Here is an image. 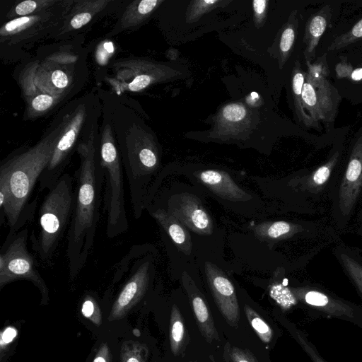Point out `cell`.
I'll return each instance as SVG.
<instances>
[{"label":"cell","mask_w":362,"mask_h":362,"mask_svg":"<svg viewBox=\"0 0 362 362\" xmlns=\"http://www.w3.org/2000/svg\"><path fill=\"white\" fill-rule=\"evenodd\" d=\"M287 24L284 26L279 41V51L282 64L290 55L297 35L298 20L296 11H293Z\"/></svg>","instance_id":"cell-26"},{"label":"cell","mask_w":362,"mask_h":362,"mask_svg":"<svg viewBox=\"0 0 362 362\" xmlns=\"http://www.w3.org/2000/svg\"><path fill=\"white\" fill-rule=\"evenodd\" d=\"M100 162L104 172L103 211L106 213V235L115 238L127 231L124 177L119 156L111 127L107 124L103 132Z\"/></svg>","instance_id":"cell-4"},{"label":"cell","mask_w":362,"mask_h":362,"mask_svg":"<svg viewBox=\"0 0 362 362\" xmlns=\"http://www.w3.org/2000/svg\"><path fill=\"white\" fill-rule=\"evenodd\" d=\"M18 334L17 329L13 327H7L1 332V360L3 358L4 352L9 348V344L13 341Z\"/></svg>","instance_id":"cell-39"},{"label":"cell","mask_w":362,"mask_h":362,"mask_svg":"<svg viewBox=\"0 0 362 362\" xmlns=\"http://www.w3.org/2000/svg\"><path fill=\"white\" fill-rule=\"evenodd\" d=\"M332 8L326 4L315 12L307 21L303 42L305 62H313L315 58L319 42L331 22Z\"/></svg>","instance_id":"cell-19"},{"label":"cell","mask_w":362,"mask_h":362,"mask_svg":"<svg viewBox=\"0 0 362 362\" xmlns=\"http://www.w3.org/2000/svg\"><path fill=\"white\" fill-rule=\"evenodd\" d=\"M360 40H362V18L347 32L336 37L329 44L327 50L337 51Z\"/></svg>","instance_id":"cell-30"},{"label":"cell","mask_w":362,"mask_h":362,"mask_svg":"<svg viewBox=\"0 0 362 362\" xmlns=\"http://www.w3.org/2000/svg\"><path fill=\"white\" fill-rule=\"evenodd\" d=\"M74 202L73 178L65 173L47 190L39 210L38 234L30 235L33 250L42 262H50L69 229Z\"/></svg>","instance_id":"cell-3"},{"label":"cell","mask_w":362,"mask_h":362,"mask_svg":"<svg viewBox=\"0 0 362 362\" xmlns=\"http://www.w3.org/2000/svg\"><path fill=\"white\" fill-rule=\"evenodd\" d=\"M248 112L241 103H230L225 105L219 112L217 119L218 130L222 134H236L247 124Z\"/></svg>","instance_id":"cell-22"},{"label":"cell","mask_w":362,"mask_h":362,"mask_svg":"<svg viewBox=\"0 0 362 362\" xmlns=\"http://www.w3.org/2000/svg\"><path fill=\"white\" fill-rule=\"evenodd\" d=\"M130 275L112 304L109 320L124 317L144 296L151 279L152 264L149 260L132 262Z\"/></svg>","instance_id":"cell-11"},{"label":"cell","mask_w":362,"mask_h":362,"mask_svg":"<svg viewBox=\"0 0 362 362\" xmlns=\"http://www.w3.org/2000/svg\"><path fill=\"white\" fill-rule=\"evenodd\" d=\"M59 128L34 146L14 154L0 165V184L8 189L4 215L9 226L7 237L13 236L33 218L37 200L28 204L37 182L52 157Z\"/></svg>","instance_id":"cell-2"},{"label":"cell","mask_w":362,"mask_h":362,"mask_svg":"<svg viewBox=\"0 0 362 362\" xmlns=\"http://www.w3.org/2000/svg\"><path fill=\"white\" fill-rule=\"evenodd\" d=\"M361 66H362V63H361Z\"/></svg>","instance_id":"cell-43"},{"label":"cell","mask_w":362,"mask_h":362,"mask_svg":"<svg viewBox=\"0 0 362 362\" xmlns=\"http://www.w3.org/2000/svg\"><path fill=\"white\" fill-rule=\"evenodd\" d=\"M148 349L145 344L135 341H125L120 349V362H146Z\"/></svg>","instance_id":"cell-29"},{"label":"cell","mask_w":362,"mask_h":362,"mask_svg":"<svg viewBox=\"0 0 362 362\" xmlns=\"http://www.w3.org/2000/svg\"><path fill=\"white\" fill-rule=\"evenodd\" d=\"M341 160V151L337 149L323 163L294 178L291 181L292 186L314 202L330 201L342 170Z\"/></svg>","instance_id":"cell-9"},{"label":"cell","mask_w":362,"mask_h":362,"mask_svg":"<svg viewBox=\"0 0 362 362\" xmlns=\"http://www.w3.org/2000/svg\"><path fill=\"white\" fill-rule=\"evenodd\" d=\"M47 84L49 90V86H52V95H55L54 90L58 92H62L69 84V77L66 72L61 69H55L51 73H47Z\"/></svg>","instance_id":"cell-36"},{"label":"cell","mask_w":362,"mask_h":362,"mask_svg":"<svg viewBox=\"0 0 362 362\" xmlns=\"http://www.w3.org/2000/svg\"><path fill=\"white\" fill-rule=\"evenodd\" d=\"M187 228L201 235H210L214 223L201 200L195 195L182 192L171 196L168 210Z\"/></svg>","instance_id":"cell-14"},{"label":"cell","mask_w":362,"mask_h":362,"mask_svg":"<svg viewBox=\"0 0 362 362\" xmlns=\"http://www.w3.org/2000/svg\"><path fill=\"white\" fill-rule=\"evenodd\" d=\"M303 106L310 117L313 127L319 122H333L337 114L341 96L328 78L315 88L305 80L302 90Z\"/></svg>","instance_id":"cell-12"},{"label":"cell","mask_w":362,"mask_h":362,"mask_svg":"<svg viewBox=\"0 0 362 362\" xmlns=\"http://www.w3.org/2000/svg\"><path fill=\"white\" fill-rule=\"evenodd\" d=\"M288 330L313 362H327L320 355L304 332L294 326H289Z\"/></svg>","instance_id":"cell-33"},{"label":"cell","mask_w":362,"mask_h":362,"mask_svg":"<svg viewBox=\"0 0 362 362\" xmlns=\"http://www.w3.org/2000/svg\"><path fill=\"white\" fill-rule=\"evenodd\" d=\"M77 150L80 165L75 175L74 207L67 231L66 248L71 281H74L80 274L93 249L104 185V172L100 160H97L93 131Z\"/></svg>","instance_id":"cell-1"},{"label":"cell","mask_w":362,"mask_h":362,"mask_svg":"<svg viewBox=\"0 0 362 362\" xmlns=\"http://www.w3.org/2000/svg\"><path fill=\"white\" fill-rule=\"evenodd\" d=\"M57 1L56 0L23 1L9 11L8 18H16L32 15L52 7Z\"/></svg>","instance_id":"cell-28"},{"label":"cell","mask_w":362,"mask_h":362,"mask_svg":"<svg viewBox=\"0 0 362 362\" xmlns=\"http://www.w3.org/2000/svg\"><path fill=\"white\" fill-rule=\"evenodd\" d=\"M204 271L217 307L227 322L236 327L240 308L233 284L219 267L209 261L205 262Z\"/></svg>","instance_id":"cell-15"},{"label":"cell","mask_w":362,"mask_h":362,"mask_svg":"<svg viewBox=\"0 0 362 362\" xmlns=\"http://www.w3.org/2000/svg\"><path fill=\"white\" fill-rule=\"evenodd\" d=\"M28 228L25 226L6 238L0 253V288L20 279L32 282L40 291L42 303L49 300L48 287L36 267L28 245Z\"/></svg>","instance_id":"cell-6"},{"label":"cell","mask_w":362,"mask_h":362,"mask_svg":"<svg viewBox=\"0 0 362 362\" xmlns=\"http://www.w3.org/2000/svg\"><path fill=\"white\" fill-rule=\"evenodd\" d=\"M83 108H78L74 115L60 130L50 160L41 174L40 190H49L65 173L64 168L85 119Z\"/></svg>","instance_id":"cell-10"},{"label":"cell","mask_w":362,"mask_h":362,"mask_svg":"<svg viewBox=\"0 0 362 362\" xmlns=\"http://www.w3.org/2000/svg\"><path fill=\"white\" fill-rule=\"evenodd\" d=\"M110 2L109 0L75 1L62 25V33L78 30L88 23Z\"/></svg>","instance_id":"cell-21"},{"label":"cell","mask_w":362,"mask_h":362,"mask_svg":"<svg viewBox=\"0 0 362 362\" xmlns=\"http://www.w3.org/2000/svg\"><path fill=\"white\" fill-rule=\"evenodd\" d=\"M160 0L133 1L123 13L115 32L133 28L143 23L161 4Z\"/></svg>","instance_id":"cell-23"},{"label":"cell","mask_w":362,"mask_h":362,"mask_svg":"<svg viewBox=\"0 0 362 362\" xmlns=\"http://www.w3.org/2000/svg\"><path fill=\"white\" fill-rule=\"evenodd\" d=\"M227 357L230 362H258L248 350L227 344L225 347Z\"/></svg>","instance_id":"cell-38"},{"label":"cell","mask_w":362,"mask_h":362,"mask_svg":"<svg viewBox=\"0 0 362 362\" xmlns=\"http://www.w3.org/2000/svg\"><path fill=\"white\" fill-rule=\"evenodd\" d=\"M356 233L361 238L362 241V205L356 215Z\"/></svg>","instance_id":"cell-42"},{"label":"cell","mask_w":362,"mask_h":362,"mask_svg":"<svg viewBox=\"0 0 362 362\" xmlns=\"http://www.w3.org/2000/svg\"><path fill=\"white\" fill-rule=\"evenodd\" d=\"M308 71L305 80L315 88L317 87L325 79L328 78L330 71L327 60V53L317 58L314 62H306Z\"/></svg>","instance_id":"cell-27"},{"label":"cell","mask_w":362,"mask_h":362,"mask_svg":"<svg viewBox=\"0 0 362 362\" xmlns=\"http://www.w3.org/2000/svg\"><path fill=\"white\" fill-rule=\"evenodd\" d=\"M81 313L94 325L100 326L102 323V313L95 298L88 294L83 298L81 305Z\"/></svg>","instance_id":"cell-35"},{"label":"cell","mask_w":362,"mask_h":362,"mask_svg":"<svg viewBox=\"0 0 362 362\" xmlns=\"http://www.w3.org/2000/svg\"><path fill=\"white\" fill-rule=\"evenodd\" d=\"M244 312L250 324L261 340L265 343H269L273 335L270 327L249 305H245L244 306Z\"/></svg>","instance_id":"cell-32"},{"label":"cell","mask_w":362,"mask_h":362,"mask_svg":"<svg viewBox=\"0 0 362 362\" xmlns=\"http://www.w3.org/2000/svg\"><path fill=\"white\" fill-rule=\"evenodd\" d=\"M351 144L347 160L330 199L335 228L344 231L362 199V132Z\"/></svg>","instance_id":"cell-5"},{"label":"cell","mask_w":362,"mask_h":362,"mask_svg":"<svg viewBox=\"0 0 362 362\" xmlns=\"http://www.w3.org/2000/svg\"><path fill=\"white\" fill-rule=\"evenodd\" d=\"M300 302L328 317L345 320L362 329V305L344 300L322 286L288 287L286 305Z\"/></svg>","instance_id":"cell-7"},{"label":"cell","mask_w":362,"mask_h":362,"mask_svg":"<svg viewBox=\"0 0 362 362\" xmlns=\"http://www.w3.org/2000/svg\"><path fill=\"white\" fill-rule=\"evenodd\" d=\"M92 362H112V354L107 343H102Z\"/></svg>","instance_id":"cell-41"},{"label":"cell","mask_w":362,"mask_h":362,"mask_svg":"<svg viewBox=\"0 0 362 362\" xmlns=\"http://www.w3.org/2000/svg\"><path fill=\"white\" fill-rule=\"evenodd\" d=\"M332 254L343 272L362 298V252L340 240L335 243Z\"/></svg>","instance_id":"cell-18"},{"label":"cell","mask_w":362,"mask_h":362,"mask_svg":"<svg viewBox=\"0 0 362 362\" xmlns=\"http://www.w3.org/2000/svg\"><path fill=\"white\" fill-rule=\"evenodd\" d=\"M223 1L218 0H201L194 1L192 3L189 14H187V18L189 21H197L204 13L216 7L218 4Z\"/></svg>","instance_id":"cell-37"},{"label":"cell","mask_w":362,"mask_h":362,"mask_svg":"<svg viewBox=\"0 0 362 362\" xmlns=\"http://www.w3.org/2000/svg\"><path fill=\"white\" fill-rule=\"evenodd\" d=\"M58 97L47 93H40L28 102V115L35 118L46 112L57 101Z\"/></svg>","instance_id":"cell-31"},{"label":"cell","mask_w":362,"mask_h":362,"mask_svg":"<svg viewBox=\"0 0 362 362\" xmlns=\"http://www.w3.org/2000/svg\"><path fill=\"white\" fill-rule=\"evenodd\" d=\"M182 281L191 301L195 318L202 334L209 343L218 341L219 336L213 316L202 293L186 272H184L182 274Z\"/></svg>","instance_id":"cell-16"},{"label":"cell","mask_w":362,"mask_h":362,"mask_svg":"<svg viewBox=\"0 0 362 362\" xmlns=\"http://www.w3.org/2000/svg\"><path fill=\"white\" fill-rule=\"evenodd\" d=\"M170 349L175 356L182 354L187 346V334L183 318L176 305L171 310L170 321Z\"/></svg>","instance_id":"cell-24"},{"label":"cell","mask_w":362,"mask_h":362,"mask_svg":"<svg viewBox=\"0 0 362 362\" xmlns=\"http://www.w3.org/2000/svg\"><path fill=\"white\" fill-rule=\"evenodd\" d=\"M73 4V1H58L47 10L11 19L0 29L1 42L18 43L49 33L64 22Z\"/></svg>","instance_id":"cell-8"},{"label":"cell","mask_w":362,"mask_h":362,"mask_svg":"<svg viewBox=\"0 0 362 362\" xmlns=\"http://www.w3.org/2000/svg\"><path fill=\"white\" fill-rule=\"evenodd\" d=\"M268 1L267 0H255L252 2L255 22L261 23L264 18Z\"/></svg>","instance_id":"cell-40"},{"label":"cell","mask_w":362,"mask_h":362,"mask_svg":"<svg viewBox=\"0 0 362 362\" xmlns=\"http://www.w3.org/2000/svg\"><path fill=\"white\" fill-rule=\"evenodd\" d=\"M150 212L151 215L170 237L176 247L186 255H189L192 249V243L187 228L163 209L159 208Z\"/></svg>","instance_id":"cell-20"},{"label":"cell","mask_w":362,"mask_h":362,"mask_svg":"<svg viewBox=\"0 0 362 362\" xmlns=\"http://www.w3.org/2000/svg\"><path fill=\"white\" fill-rule=\"evenodd\" d=\"M305 72L301 68L300 63L296 61L292 72L291 87L295 111L299 121L307 127H313L310 117L305 111L302 101V90L305 82Z\"/></svg>","instance_id":"cell-25"},{"label":"cell","mask_w":362,"mask_h":362,"mask_svg":"<svg viewBox=\"0 0 362 362\" xmlns=\"http://www.w3.org/2000/svg\"><path fill=\"white\" fill-rule=\"evenodd\" d=\"M205 186L222 199L233 201H247L252 197L242 189L231 177L224 171L206 170L196 174Z\"/></svg>","instance_id":"cell-17"},{"label":"cell","mask_w":362,"mask_h":362,"mask_svg":"<svg viewBox=\"0 0 362 362\" xmlns=\"http://www.w3.org/2000/svg\"><path fill=\"white\" fill-rule=\"evenodd\" d=\"M335 72L338 78H345L353 82L362 83V66L353 67L348 62L346 57H340V60L335 66Z\"/></svg>","instance_id":"cell-34"},{"label":"cell","mask_w":362,"mask_h":362,"mask_svg":"<svg viewBox=\"0 0 362 362\" xmlns=\"http://www.w3.org/2000/svg\"><path fill=\"white\" fill-rule=\"evenodd\" d=\"M115 78L110 79L117 90L138 92L164 78V69L157 64L138 59L115 64Z\"/></svg>","instance_id":"cell-13"}]
</instances>
